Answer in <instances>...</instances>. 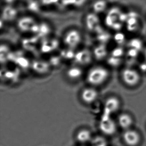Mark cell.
<instances>
[{
	"label": "cell",
	"instance_id": "obj_1",
	"mask_svg": "<svg viewBox=\"0 0 146 146\" xmlns=\"http://www.w3.org/2000/svg\"><path fill=\"white\" fill-rule=\"evenodd\" d=\"M110 76V72L107 68L102 66H95L87 72L86 80L90 85L98 86L102 85Z\"/></svg>",
	"mask_w": 146,
	"mask_h": 146
},
{
	"label": "cell",
	"instance_id": "obj_2",
	"mask_svg": "<svg viewBox=\"0 0 146 146\" xmlns=\"http://www.w3.org/2000/svg\"><path fill=\"white\" fill-rule=\"evenodd\" d=\"M80 32L75 29H72L66 33L63 38V42L67 48L74 49L77 48L82 41Z\"/></svg>",
	"mask_w": 146,
	"mask_h": 146
},
{
	"label": "cell",
	"instance_id": "obj_3",
	"mask_svg": "<svg viewBox=\"0 0 146 146\" xmlns=\"http://www.w3.org/2000/svg\"><path fill=\"white\" fill-rule=\"evenodd\" d=\"M123 81L129 86H135L140 81V75L138 72L132 68H126L121 73Z\"/></svg>",
	"mask_w": 146,
	"mask_h": 146
},
{
	"label": "cell",
	"instance_id": "obj_4",
	"mask_svg": "<svg viewBox=\"0 0 146 146\" xmlns=\"http://www.w3.org/2000/svg\"><path fill=\"white\" fill-rule=\"evenodd\" d=\"M99 128L104 134L110 135L115 132L116 126L114 121L109 116L103 115L99 123Z\"/></svg>",
	"mask_w": 146,
	"mask_h": 146
},
{
	"label": "cell",
	"instance_id": "obj_5",
	"mask_svg": "<svg viewBox=\"0 0 146 146\" xmlns=\"http://www.w3.org/2000/svg\"><path fill=\"white\" fill-rule=\"evenodd\" d=\"M85 25L87 30L97 34L102 31L100 25V20L95 13L88 14L85 19Z\"/></svg>",
	"mask_w": 146,
	"mask_h": 146
},
{
	"label": "cell",
	"instance_id": "obj_6",
	"mask_svg": "<svg viewBox=\"0 0 146 146\" xmlns=\"http://www.w3.org/2000/svg\"><path fill=\"white\" fill-rule=\"evenodd\" d=\"M92 52L87 49H82L75 52L74 60L79 65H86L91 62L93 58Z\"/></svg>",
	"mask_w": 146,
	"mask_h": 146
},
{
	"label": "cell",
	"instance_id": "obj_7",
	"mask_svg": "<svg viewBox=\"0 0 146 146\" xmlns=\"http://www.w3.org/2000/svg\"><path fill=\"white\" fill-rule=\"evenodd\" d=\"M81 100L87 104H91L96 101L98 92L93 87H87L82 90L80 94Z\"/></svg>",
	"mask_w": 146,
	"mask_h": 146
},
{
	"label": "cell",
	"instance_id": "obj_8",
	"mask_svg": "<svg viewBox=\"0 0 146 146\" xmlns=\"http://www.w3.org/2000/svg\"><path fill=\"white\" fill-rule=\"evenodd\" d=\"M120 106V102L117 97H109L105 102L104 105V115L109 116L118 110Z\"/></svg>",
	"mask_w": 146,
	"mask_h": 146
},
{
	"label": "cell",
	"instance_id": "obj_9",
	"mask_svg": "<svg viewBox=\"0 0 146 146\" xmlns=\"http://www.w3.org/2000/svg\"><path fill=\"white\" fill-rule=\"evenodd\" d=\"M36 24V21L32 17L25 16L18 20L17 27L21 32L27 33L32 32L33 28Z\"/></svg>",
	"mask_w": 146,
	"mask_h": 146
},
{
	"label": "cell",
	"instance_id": "obj_10",
	"mask_svg": "<svg viewBox=\"0 0 146 146\" xmlns=\"http://www.w3.org/2000/svg\"><path fill=\"white\" fill-rule=\"evenodd\" d=\"M123 139L127 145L130 146H135L139 143L140 137L136 131L128 129L124 133Z\"/></svg>",
	"mask_w": 146,
	"mask_h": 146
},
{
	"label": "cell",
	"instance_id": "obj_11",
	"mask_svg": "<svg viewBox=\"0 0 146 146\" xmlns=\"http://www.w3.org/2000/svg\"><path fill=\"white\" fill-rule=\"evenodd\" d=\"M50 66L48 61L42 60H35L32 63V69L36 73L39 74L48 73Z\"/></svg>",
	"mask_w": 146,
	"mask_h": 146
},
{
	"label": "cell",
	"instance_id": "obj_12",
	"mask_svg": "<svg viewBox=\"0 0 146 146\" xmlns=\"http://www.w3.org/2000/svg\"><path fill=\"white\" fill-rule=\"evenodd\" d=\"M83 75V70L81 67L78 65L72 66L69 67L66 71V76L72 81H76L81 78Z\"/></svg>",
	"mask_w": 146,
	"mask_h": 146
},
{
	"label": "cell",
	"instance_id": "obj_13",
	"mask_svg": "<svg viewBox=\"0 0 146 146\" xmlns=\"http://www.w3.org/2000/svg\"><path fill=\"white\" fill-rule=\"evenodd\" d=\"M18 15L16 8L11 6H6L2 11V18L5 21L14 20Z\"/></svg>",
	"mask_w": 146,
	"mask_h": 146
},
{
	"label": "cell",
	"instance_id": "obj_14",
	"mask_svg": "<svg viewBox=\"0 0 146 146\" xmlns=\"http://www.w3.org/2000/svg\"><path fill=\"white\" fill-rule=\"evenodd\" d=\"M118 122L121 128L128 130L132 125L133 120L130 115L127 113H122L119 116Z\"/></svg>",
	"mask_w": 146,
	"mask_h": 146
},
{
	"label": "cell",
	"instance_id": "obj_15",
	"mask_svg": "<svg viewBox=\"0 0 146 146\" xmlns=\"http://www.w3.org/2000/svg\"><path fill=\"white\" fill-rule=\"evenodd\" d=\"M58 46V42L57 40H45L41 45V50L44 53H48L56 49Z\"/></svg>",
	"mask_w": 146,
	"mask_h": 146
},
{
	"label": "cell",
	"instance_id": "obj_16",
	"mask_svg": "<svg viewBox=\"0 0 146 146\" xmlns=\"http://www.w3.org/2000/svg\"><path fill=\"white\" fill-rule=\"evenodd\" d=\"M92 53L93 57L97 60H100L106 56L107 50L104 44H100L95 46L93 49Z\"/></svg>",
	"mask_w": 146,
	"mask_h": 146
},
{
	"label": "cell",
	"instance_id": "obj_17",
	"mask_svg": "<svg viewBox=\"0 0 146 146\" xmlns=\"http://www.w3.org/2000/svg\"><path fill=\"white\" fill-rule=\"evenodd\" d=\"M76 138L79 142H88L91 140V133L88 130H81L77 133Z\"/></svg>",
	"mask_w": 146,
	"mask_h": 146
},
{
	"label": "cell",
	"instance_id": "obj_18",
	"mask_svg": "<svg viewBox=\"0 0 146 146\" xmlns=\"http://www.w3.org/2000/svg\"><path fill=\"white\" fill-rule=\"evenodd\" d=\"M107 4L104 0H97L93 4L92 8L94 12L99 14L103 12L106 8Z\"/></svg>",
	"mask_w": 146,
	"mask_h": 146
},
{
	"label": "cell",
	"instance_id": "obj_19",
	"mask_svg": "<svg viewBox=\"0 0 146 146\" xmlns=\"http://www.w3.org/2000/svg\"><path fill=\"white\" fill-rule=\"evenodd\" d=\"M50 31V29L49 26L46 23L38 24V29L36 35L38 37L44 38L49 34Z\"/></svg>",
	"mask_w": 146,
	"mask_h": 146
},
{
	"label": "cell",
	"instance_id": "obj_20",
	"mask_svg": "<svg viewBox=\"0 0 146 146\" xmlns=\"http://www.w3.org/2000/svg\"><path fill=\"white\" fill-rule=\"evenodd\" d=\"M74 49H71L70 48H67L65 49L62 50L60 54L62 58L65 59H74L75 56V52L74 51Z\"/></svg>",
	"mask_w": 146,
	"mask_h": 146
},
{
	"label": "cell",
	"instance_id": "obj_21",
	"mask_svg": "<svg viewBox=\"0 0 146 146\" xmlns=\"http://www.w3.org/2000/svg\"><path fill=\"white\" fill-rule=\"evenodd\" d=\"M92 146H107L106 141L101 137H96L92 140Z\"/></svg>",
	"mask_w": 146,
	"mask_h": 146
},
{
	"label": "cell",
	"instance_id": "obj_22",
	"mask_svg": "<svg viewBox=\"0 0 146 146\" xmlns=\"http://www.w3.org/2000/svg\"><path fill=\"white\" fill-rule=\"evenodd\" d=\"M61 59H62V57L60 55H59V56L54 55L50 58L48 62L50 66L56 67L61 63Z\"/></svg>",
	"mask_w": 146,
	"mask_h": 146
},
{
	"label": "cell",
	"instance_id": "obj_23",
	"mask_svg": "<svg viewBox=\"0 0 146 146\" xmlns=\"http://www.w3.org/2000/svg\"><path fill=\"white\" fill-rule=\"evenodd\" d=\"M129 45L130 46L131 48L133 49H136L138 51H139L142 48V44L140 40L138 39H134V40H131Z\"/></svg>",
	"mask_w": 146,
	"mask_h": 146
},
{
	"label": "cell",
	"instance_id": "obj_24",
	"mask_svg": "<svg viewBox=\"0 0 146 146\" xmlns=\"http://www.w3.org/2000/svg\"><path fill=\"white\" fill-rule=\"evenodd\" d=\"M68 1L73 6L79 7L83 6L86 2V0H68Z\"/></svg>",
	"mask_w": 146,
	"mask_h": 146
},
{
	"label": "cell",
	"instance_id": "obj_25",
	"mask_svg": "<svg viewBox=\"0 0 146 146\" xmlns=\"http://www.w3.org/2000/svg\"><path fill=\"white\" fill-rule=\"evenodd\" d=\"M119 57H114L111 56V57H109L108 60V62L111 66H116L119 63Z\"/></svg>",
	"mask_w": 146,
	"mask_h": 146
},
{
	"label": "cell",
	"instance_id": "obj_26",
	"mask_svg": "<svg viewBox=\"0 0 146 146\" xmlns=\"http://www.w3.org/2000/svg\"><path fill=\"white\" fill-rule=\"evenodd\" d=\"M123 50L120 48H117L114 49L112 52V56L120 58L122 55Z\"/></svg>",
	"mask_w": 146,
	"mask_h": 146
},
{
	"label": "cell",
	"instance_id": "obj_27",
	"mask_svg": "<svg viewBox=\"0 0 146 146\" xmlns=\"http://www.w3.org/2000/svg\"><path fill=\"white\" fill-rule=\"evenodd\" d=\"M115 41L118 42L119 43H121V42H123L124 38V35L122 34H117L115 35L114 37Z\"/></svg>",
	"mask_w": 146,
	"mask_h": 146
},
{
	"label": "cell",
	"instance_id": "obj_28",
	"mask_svg": "<svg viewBox=\"0 0 146 146\" xmlns=\"http://www.w3.org/2000/svg\"><path fill=\"white\" fill-rule=\"evenodd\" d=\"M4 2H6L8 4H12L13 3H14L16 0H4Z\"/></svg>",
	"mask_w": 146,
	"mask_h": 146
},
{
	"label": "cell",
	"instance_id": "obj_29",
	"mask_svg": "<svg viewBox=\"0 0 146 146\" xmlns=\"http://www.w3.org/2000/svg\"><path fill=\"white\" fill-rule=\"evenodd\" d=\"M144 55L145 59L146 60V48L145 49L144 52Z\"/></svg>",
	"mask_w": 146,
	"mask_h": 146
},
{
	"label": "cell",
	"instance_id": "obj_30",
	"mask_svg": "<svg viewBox=\"0 0 146 146\" xmlns=\"http://www.w3.org/2000/svg\"><path fill=\"white\" fill-rule=\"evenodd\" d=\"M23 1H29V0H23Z\"/></svg>",
	"mask_w": 146,
	"mask_h": 146
}]
</instances>
